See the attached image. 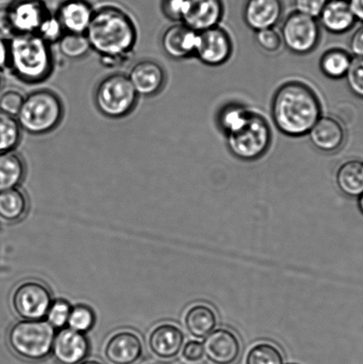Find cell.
<instances>
[{
  "instance_id": "6da1fadb",
  "label": "cell",
  "mask_w": 363,
  "mask_h": 364,
  "mask_svg": "<svg viewBox=\"0 0 363 364\" xmlns=\"http://www.w3.org/2000/svg\"><path fill=\"white\" fill-rule=\"evenodd\" d=\"M85 36L92 50L117 62L134 49L137 30L133 18L126 11L106 5L94 10Z\"/></svg>"
},
{
  "instance_id": "7a4b0ae2",
  "label": "cell",
  "mask_w": 363,
  "mask_h": 364,
  "mask_svg": "<svg viewBox=\"0 0 363 364\" xmlns=\"http://www.w3.org/2000/svg\"><path fill=\"white\" fill-rule=\"evenodd\" d=\"M321 112L318 96L308 85L298 82L283 85L273 99V122L288 136L308 134L321 117Z\"/></svg>"
},
{
  "instance_id": "3957f363",
  "label": "cell",
  "mask_w": 363,
  "mask_h": 364,
  "mask_svg": "<svg viewBox=\"0 0 363 364\" xmlns=\"http://www.w3.org/2000/svg\"><path fill=\"white\" fill-rule=\"evenodd\" d=\"M9 60L13 73L27 83L45 80L53 69L49 44L38 34H17L9 42Z\"/></svg>"
},
{
  "instance_id": "277c9868",
  "label": "cell",
  "mask_w": 363,
  "mask_h": 364,
  "mask_svg": "<svg viewBox=\"0 0 363 364\" xmlns=\"http://www.w3.org/2000/svg\"><path fill=\"white\" fill-rule=\"evenodd\" d=\"M55 328L43 320H23L13 324L7 335L9 347L16 355L39 362L51 354Z\"/></svg>"
},
{
  "instance_id": "5b68a950",
  "label": "cell",
  "mask_w": 363,
  "mask_h": 364,
  "mask_svg": "<svg viewBox=\"0 0 363 364\" xmlns=\"http://www.w3.org/2000/svg\"><path fill=\"white\" fill-rule=\"evenodd\" d=\"M63 106L60 98L49 90H38L24 98L17 121L28 134L49 133L63 119Z\"/></svg>"
},
{
  "instance_id": "8992f818",
  "label": "cell",
  "mask_w": 363,
  "mask_h": 364,
  "mask_svg": "<svg viewBox=\"0 0 363 364\" xmlns=\"http://www.w3.org/2000/svg\"><path fill=\"white\" fill-rule=\"evenodd\" d=\"M138 94L126 75H110L99 82L95 103L99 112L112 119L126 117L136 105Z\"/></svg>"
},
{
  "instance_id": "52a82bcc",
  "label": "cell",
  "mask_w": 363,
  "mask_h": 364,
  "mask_svg": "<svg viewBox=\"0 0 363 364\" xmlns=\"http://www.w3.org/2000/svg\"><path fill=\"white\" fill-rule=\"evenodd\" d=\"M227 135L230 152L244 161H252L264 155L272 138L269 124L255 113H251L243 126Z\"/></svg>"
},
{
  "instance_id": "ba28073f",
  "label": "cell",
  "mask_w": 363,
  "mask_h": 364,
  "mask_svg": "<svg viewBox=\"0 0 363 364\" xmlns=\"http://www.w3.org/2000/svg\"><path fill=\"white\" fill-rule=\"evenodd\" d=\"M52 294L41 282L28 280L14 289L11 296L13 311L23 320H42L52 305Z\"/></svg>"
},
{
  "instance_id": "9c48e42d",
  "label": "cell",
  "mask_w": 363,
  "mask_h": 364,
  "mask_svg": "<svg viewBox=\"0 0 363 364\" xmlns=\"http://www.w3.org/2000/svg\"><path fill=\"white\" fill-rule=\"evenodd\" d=\"M283 43L291 52L305 55L318 46L320 28L315 18L294 12L286 18L282 28Z\"/></svg>"
},
{
  "instance_id": "30bf717a",
  "label": "cell",
  "mask_w": 363,
  "mask_h": 364,
  "mask_svg": "<svg viewBox=\"0 0 363 364\" xmlns=\"http://www.w3.org/2000/svg\"><path fill=\"white\" fill-rule=\"evenodd\" d=\"M232 42L229 35L218 26L198 32L195 55L208 66H220L229 59Z\"/></svg>"
},
{
  "instance_id": "8fae6325",
  "label": "cell",
  "mask_w": 363,
  "mask_h": 364,
  "mask_svg": "<svg viewBox=\"0 0 363 364\" xmlns=\"http://www.w3.org/2000/svg\"><path fill=\"white\" fill-rule=\"evenodd\" d=\"M7 10L17 34H37L51 16L44 0H14Z\"/></svg>"
},
{
  "instance_id": "7c38bea8",
  "label": "cell",
  "mask_w": 363,
  "mask_h": 364,
  "mask_svg": "<svg viewBox=\"0 0 363 364\" xmlns=\"http://www.w3.org/2000/svg\"><path fill=\"white\" fill-rule=\"evenodd\" d=\"M140 335L131 330H121L112 335L104 346V356L112 364H135L143 355Z\"/></svg>"
},
{
  "instance_id": "4fadbf2b",
  "label": "cell",
  "mask_w": 363,
  "mask_h": 364,
  "mask_svg": "<svg viewBox=\"0 0 363 364\" xmlns=\"http://www.w3.org/2000/svg\"><path fill=\"white\" fill-rule=\"evenodd\" d=\"M90 352V342L84 333L72 329H63L53 341V358L60 364H80Z\"/></svg>"
},
{
  "instance_id": "5bb4252c",
  "label": "cell",
  "mask_w": 363,
  "mask_h": 364,
  "mask_svg": "<svg viewBox=\"0 0 363 364\" xmlns=\"http://www.w3.org/2000/svg\"><path fill=\"white\" fill-rule=\"evenodd\" d=\"M202 347L206 358L213 364H233L241 354L239 338L232 331L224 328L210 333Z\"/></svg>"
},
{
  "instance_id": "9a60e30c",
  "label": "cell",
  "mask_w": 363,
  "mask_h": 364,
  "mask_svg": "<svg viewBox=\"0 0 363 364\" xmlns=\"http://www.w3.org/2000/svg\"><path fill=\"white\" fill-rule=\"evenodd\" d=\"M224 14L223 0H188L183 23L197 32L218 26Z\"/></svg>"
},
{
  "instance_id": "2e32d148",
  "label": "cell",
  "mask_w": 363,
  "mask_h": 364,
  "mask_svg": "<svg viewBox=\"0 0 363 364\" xmlns=\"http://www.w3.org/2000/svg\"><path fill=\"white\" fill-rule=\"evenodd\" d=\"M138 95H158L166 82V73L154 60H144L134 64L127 75Z\"/></svg>"
},
{
  "instance_id": "e0dca14e",
  "label": "cell",
  "mask_w": 363,
  "mask_h": 364,
  "mask_svg": "<svg viewBox=\"0 0 363 364\" xmlns=\"http://www.w3.org/2000/svg\"><path fill=\"white\" fill-rule=\"evenodd\" d=\"M283 12L282 0H247L244 18L248 26L257 32L275 27Z\"/></svg>"
},
{
  "instance_id": "ac0fdd59",
  "label": "cell",
  "mask_w": 363,
  "mask_h": 364,
  "mask_svg": "<svg viewBox=\"0 0 363 364\" xmlns=\"http://www.w3.org/2000/svg\"><path fill=\"white\" fill-rule=\"evenodd\" d=\"M184 340V334L179 327L173 323H163L151 331L148 347L156 358L172 359L180 352Z\"/></svg>"
},
{
  "instance_id": "d6986e66",
  "label": "cell",
  "mask_w": 363,
  "mask_h": 364,
  "mask_svg": "<svg viewBox=\"0 0 363 364\" xmlns=\"http://www.w3.org/2000/svg\"><path fill=\"white\" fill-rule=\"evenodd\" d=\"M198 32L192 30L186 24L172 25L162 37L163 51L170 58L180 60L195 55Z\"/></svg>"
},
{
  "instance_id": "ffe728a7",
  "label": "cell",
  "mask_w": 363,
  "mask_h": 364,
  "mask_svg": "<svg viewBox=\"0 0 363 364\" xmlns=\"http://www.w3.org/2000/svg\"><path fill=\"white\" fill-rule=\"evenodd\" d=\"M308 134L313 146L326 153L337 151L346 139L342 124L330 117H320Z\"/></svg>"
},
{
  "instance_id": "44dd1931",
  "label": "cell",
  "mask_w": 363,
  "mask_h": 364,
  "mask_svg": "<svg viewBox=\"0 0 363 364\" xmlns=\"http://www.w3.org/2000/svg\"><path fill=\"white\" fill-rule=\"evenodd\" d=\"M94 9L87 0H66L56 14L64 31L85 34L91 23Z\"/></svg>"
},
{
  "instance_id": "7402d4cb",
  "label": "cell",
  "mask_w": 363,
  "mask_h": 364,
  "mask_svg": "<svg viewBox=\"0 0 363 364\" xmlns=\"http://www.w3.org/2000/svg\"><path fill=\"white\" fill-rule=\"evenodd\" d=\"M319 18L323 27L334 34L346 33L357 23L348 0H328Z\"/></svg>"
},
{
  "instance_id": "603a6c76",
  "label": "cell",
  "mask_w": 363,
  "mask_h": 364,
  "mask_svg": "<svg viewBox=\"0 0 363 364\" xmlns=\"http://www.w3.org/2000/svg\"><path fill=\"white\" fill-rule=\"evenodd\" d=\"M185 326L192 336L202 338L208 336L217 326V316L211 306L197 304L191 306L185 316Z\"/></svg>"
},
{
  "instance_id": "cb8c5ba5",
  "label": "cell",
  "mask_w": 363,
  "mask_h": 364,
  "mask_svg": "<svg viewBox=\"0 0 363 364\" xmlns=\"http://www.w3.org/2000/svg\"><path fill=\"white\" fill-rule=\"evenodd\" d=\"M336 181L345 195L359 198L363 194V161L350 160L344 163L337 170Z\"/></svg>"
},
{
  "instance_id": "d4e9b609",
  "label": "cell",
  "mask_w": 363,
  "mask_h": 364,
  "mask_svg": "<svg viewBox=\"0 0 363 364\" xmlns=\"http://www.w3.org/2000/svg\"><path fill=\"white\" fill-rule=\"evenodd\" d=\"M24 176V162L17 153L13 151L0 153V191L16 188Z\"/></svg>"
},
{
  "instance_id": "484cf974",
  "label": "cell",
  "mask_w": 363,
  "mask_h": 364,
  "mask_svg": "<svg viewBox=\"0 0 363 364\" xmlns=\"http://www.w3.org/2000/svg\"><path fill=\"white\" fill-rule=\"evenodd\" d=\"M28 199L18 188L0 191V219L7 223H16L26 215Z\"/></svg>"
},
{
  "instance_id": "4316f807",
  "label": "cell",
  "mask_w": 363,
  "mask_h": 364,
  "mask_svg": "<svg viewBox=\"0 0 363 364\" xmlns=\"http://www.w3.org/2000/svg\"><path fill=\"white\" fill-rule=\"evenodd\" d=\"M352 60L350 53L346 51L332 49L322 56L320 68L326 77L332 80H340L346 77Z\"/></svg>"
},
{
  "instance_id": "83f0119b",
  "label": "cell",
  "mask_w": 363,
  "mask_h": 364,
  "mask_svg": "<svg viewBox=\"0 0 363 364\" xmlns=\"http://www.w3.org/2000/svg\"><path fill=\"white\" fill-rule=\"evenodd\" d=\"M59 51L67 59L83 58L91 51L90 43L85 34L65 32L58 41Z\"/></svg>"
},
{
  "instance_id": "f1b7e54d",
  "label": "cell",
  "mask_w": 363,
  "mask_h": 364,
  "mask_svg": "<svg viewBox=\"0 0 363 364\" xmlns=\"http://www.w3.org/2000/svg\"><path fill=\"white\" fill-rule=\"evenodd\" d=\"M21 127L16 117L0 112V153L12 151L19 144Z\"/></svg>"
},
{
  "instance_id": "f546056e",
  "label": "cell",
  "mask_w": 363,
  "mask_h": 364,
  "mask_svg": "<svg viewBox=\"0 0 363 364\" xmlns=\"http://www.w3.org/2000/svg\"><path fill=\"white\" fill-rule=\"evenodd\" d=\"M246 364H284L283 355L280 349L270 343L255 345L249 351Z\"/></svg>"
},
{
  "instance_id": "4dcf8cb0",
  "label": "cell",
  "mask_w": 363,
  "mask_h": 364,
  "mask_svg": "<svg viewBox=\"0 0 363 364\" xmlns=\"http://www.w3.org/2000/svg\"><path fill=\"white\" fill-rule=\"evenodd\" d=\"M251 113L243 106H227L220 114L219 122L220 127L226 132L227 134L232 133L246 122Z\"/></svg>"
},
{
  "instance_id": "1f68e13d",
  "label": "cell",
  "mask_w": 363,
  "mask_h": 364,
  "mask_svg": "<svg viewBox=\"0 0 363 364\" xmlns=\"http://www.w3.org/2000/svg\"><path fill=\"white\" fill-rule=\"evenodd\" d=\"M95 324V315L91 308L85 305H77L71 309L67 326L74 331L87 333Z\"/></svg>"
},
{
  "instance_id": "d6a6232c",
  "label": "cell",
  "mask_w": 363,
  "mask_h": 364,
  "mask_svg": "<svg viewBox=\"0 0 363 364\" xmlns=\"http://www.w3.org/2000/svg\"><path fill=\"white\" fill-rule=\"evenodd\" d=\"M71 309L72 308H71L70 303L63 301V299L53 302L52 305L50 306L48 314H46L48 323L57 329L63 328L67 324Z\"/></svg>"
},
{
  "instance_id": "836d02e7",
  "label": "cell",
  "mask_w": 363,
  "mask_h": 364,
  "mask_svg": "<svg viewBox=\"0 0 363 364\" xmlns=\"http://www.w3.org/2000/svg\"><path fill=\"white\" fill-rule=\"evenodd\" d=\"M345 77L351 92L357 97L363 99V59L352 60L350 70Z\"/></svg>"
},
{
  "instance_id": "e575fe53",
  "label": "cell",
  "mask_w": 363,
  "mask_h": 364,
  "mask_svg": "<svg viewBox=\"0 0 363 364\" xmlns=\"http://www.w3.org/2000/svg\"><path fill=\"white\" fill-rule=\"evenodd\" d=\"M256 41L259 48L269 53L278 52L283 44L282 36L273 28L256 32Z\"/></svg>"
},
{
  "instance_id": "d590c367",
  "label": "cell",
  "mask_w": 363,
  "mask_h": 364,
  "mask_svg": "<svg viewBox=\"0 0 363 364\" xmlns=\"http://www.w3.org/2000/svg\"><path fill=\"white\" fill-rule=\"evenodd\" d=\"M24 101L23 95L19 91L10 89L0 95V112L17 117Z\"/></svg>"
},
{
  "instance_id": "8d00e7d4",
  "label": "cell",
  "mask_w": 363,
  "mask_h": 364,
  "mask_svg": "<svg viewBox=\"0 0 363 364\" xmlns=\"http://www.w3.org/2000/svg\"><path fill=\"white\" fill-rule=\"evenodd\" d=\"M64 33L65 31L57 17L50 16L43 23L37 34L50 44V43L58 42Z\"/></svg>"
},
{
  "instance_id": "74e56055",
  "label": "cell",
  "mask_w": 363,
  "mask_h": 364,
  "mask_svg": "<svg viewBox=\"0 0 363 364\" xmlns=\"http://www.w3.org/2000/svg\"><path fill=\"white\" fill-rule=\"evenodd\" d=\"M328 0H294L297 12L313 18L319 17Z\"/></svg>"
},
{
  "instance_id": "f35d334b",
  "label": "cell",
  "mask_w": 363,
  "mask_h": 364,
  "mask_svg": "<svg viewBox=\"0 0 363 364\" xmlns=\"http://www.w3.org/2000/svg\"><path fill=\"white\" fill-rule=\"evenodd\" d=\"M188 0H163V14L170 19L183 21L186 12Z\"/></svg>"
},
{
  "instance_id": "ab89813d",
  "label": "cell",
  "mask_w": 363,
  "mask_h": 364,
  "mask_svg": "<svg viewBox=\"0 0 363 364\" xmlns=\"http://www.w3.org/2000/svg\"><path fill=\"white\" fill-rule=\"evenodd\" d=\"M204 347L197 341H188L183 349V358L187 363H195L200 362L204 358Z\"/></svg>"
},
{
  "instance_id": "60d3db41",
  "label": "cell",
  "mask_w": 363,
  "mask_h": 364,
  "mask_svg": "<svg viewBox=\"0 0 363 364\" xmlns=\"http://www.w3.org/2000/svg\"><path fill=\"white\" fill-rule=\"evenodd\" d=\"M17 35L11 21L7 7L0 9V38L9 42L14 36Z\"/></svg>"
},
{
  "instance_id": "b9f144b4",
  "label": "cell",
  "mask_w": 363,
  "mask_h": 364,
  "mask_svg": "<svg viewBox=\"0 0 363 364\" xmlns=\"http://www.w3.org/2000/svg\"><path fill=\"white\" fill-rule=\"evenodd\" d=\"M350 48L355 58L363 59V26L352 36Z\"/></svg>"
},
{
  "instance_id": "7bdbcfd3",
  "label": "cell",
  "mask_w": 363,
  "mask_h": 364,
  "mask_svg": "<svg viewBox=\"0 0 363 364\" xmlns=\"http://www.w3.org/2000/svg\"><path fill=\"white\" fill-rule=\"evenodd\" d=\"M9 60V43L0 38V69L7 65Z\"/></svg>"
},
{
  "instance_id": "ee69618b",
  "label": "cell",
  "mask_w": 363,
  "mask_h": 364,
  "mask_svg": "<svg viewBox=\"0 0 363 364\" xmlns=\"http://www.w3.org/2000/svg\"><path fill=\"white\" fill-rule=\"evenodd\" d=\"M348 1L357 21H360L363 23V0H348Z\"/></svg>"
},
{
  "instance_id": "f6af8a7d",
  "label": "cell",
  "mask_w": 363,
  "mask_h": 364,
  "mask_svg": "<svg viewBox=\"0 0 363 364\" xmlns=\"http://www.w3.org/2000/svg\"><path fill=\"white\" fill-rule=\"evenodd\" d=\"M80 364H103L102 362L98 361V360H87V361H83Z\"/></svg>"
},
{
  "instance_id": "bcb514c9",
  "label": "cell",
  "mask_w": 363,
  "mask_h": 364,
  "mask_svg": "<svg viewBox=\"0 0 363 364\" xmlns=\"http://www.w3.org/2000/svg\"><path fill=\"white\" fill-rule=\"evenodd\" d=\"M359 208H360L361 212L363 213V194L359 196Z\"/></svg>"
},
{
  "instance_id": "7dc6e473",
  "label": "cell",
  "mask_w": 363,
  "mask_h": 364,
  "mask_svg": "<svg viewBox=\"0 0 363 364\" xmlns=\"http://www.w3.org/2000/svg\"><path fill=\"white\" fill-rule=\"evenodd\" d=\"M1 85H2V77H1V75H0V89H1Z\"/></svg>"
}]
</instances>
